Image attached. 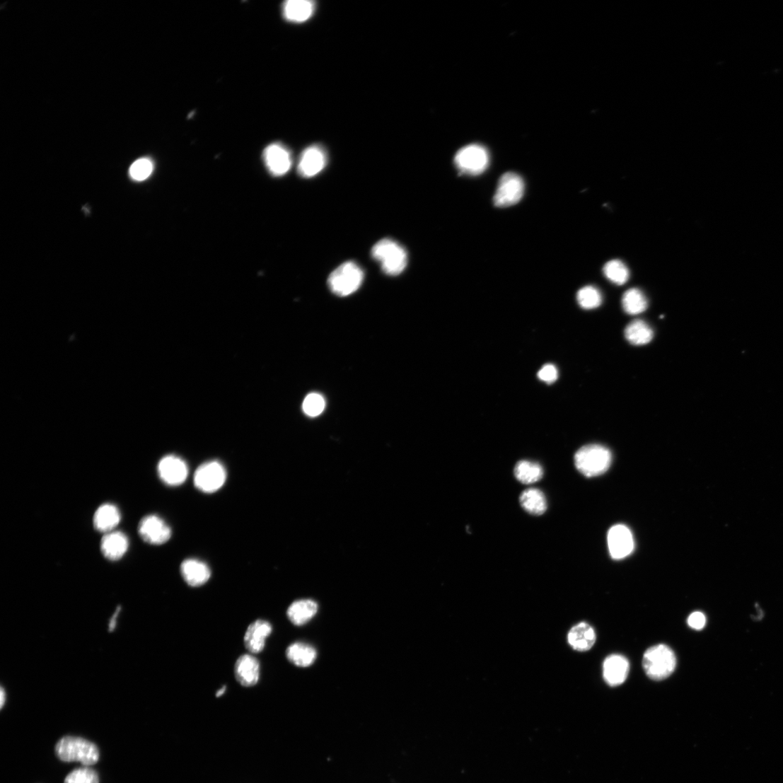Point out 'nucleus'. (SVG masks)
<instances>
[{"instance_id": "1", "label": "nucleus", "mask_w": 783, "mask_h": 783, "mask_svg": "<svg viewBox=\"0 0 783 783\" xmlns=\"http://www.w3.org/2000/svg\"><path fill=\"white\" fill-rule=\"evenodd\" d=\"M58 758L66 762H79L84 766L95 765L100 758L98 747L93 743L82 738L66 736L55 746Z\"/></svg>"}, {"instance_id": "2", "label": "nucleus", "mask_w": 783, "mask_h": 783, "mask_svg": "<svg viewBox=\"0 0 783 783\" xmlns=\"http://www.w3.org/2000/svg\"><path fill=\"white\" fill-rule=\"evenodd\" d=\"M613 455L607 448L591 444L580 448L574 456L576 468L588 477L603 475L611 466Z\"/></svg>"}, {"instance_id": "3", "label": "nucleus", "mask_w": 783, "mask_h": 783, "mask_svg": "<svg viewBox=\"0 0 783 783\" xmlns=\"http://www.w3.org/2000/svg\"><path fill=\"white\" fill-rule=\"evenodd\" d=\"M676 664L674 651L663 644L651 647L644 655V669L648 677L656 681L669 678L674 673Z\"/></svg>"}, {"instance_id": "4", "label": "nucleus", "mask_w": 783, "mask_h": 783, "mask_svg": "<svg viewBox=\"0 0 783 783\" xmlns=\"http://www.w3.org/2000/svg\"><path fill=\"white\" fill-rule=\"evenodd\" d=\"M371 255L378 261L384 273L390 276L400 274L408 264V255L397 242L384 239L377 243L371 250Z\"/></svg>"}, {"instance_id": "5", "label": "nucleus", "mask_w": 783, "mask_h": 783, "mask_svg": "<svg viewBox=\"0 0 783 783\" xmlns=\"http://www.w3.org/2000/svg\"><path fill=\"white\" fill-rule=\"evenodd\" d=\"M364 278L362 269L353 261H348L337 268L328 278L331 291L340 297L354 294L361 286Z\"/></svg>"}, {"instance_id": "6", "label": "nucleus", "mask_w": 783, "mask_h": 783, "mask_svg": "<svg viewBox=\"0 0 783 783\" xmlns=\"http://www.w3.org/2000/svg\"><path fill=\"white\" fill-rule=\"evenodd\" d=\"M458 170L468 175H479L489 164V155L481 145L470 144L458 151L454 159Z\"/></svg>"}, {"instance_id": "7", "label": "nucleus", "mask_w": 783, "mask_h": 783, "mask_svg": "<svg viewBox=\"0 0 783 783\" xmlns=\"http://www.w3.org/2000/svg\"><path fill=\"white\" fill-rule=\"evenodd\" d=\"M524 192L523 180L518 174L509 172L501 178L493 202L497 207H509L516 204Z\"/></svg>"}, {"instance_id": "8", "label": "nucleus", "mask_w": 783, "mask_h": 783, "mask_svg": "<svg viewBox=\"0 0 783 783\" xmlns=\"http://www.w3.org/2000/svg\"><path fill=\"white\" fill-rule=\"evenodd\" d=\"M226 472L222 464L216 460L202 463L196 470L194 482L195 487L203 492H216L224 485Z\"/></svg>"}, {"instance_id": "9", "label": "nucleus", "mask_w": 783, "mask_h": 783, "mask_svg": "<svg viewBox=\"0 0 783 783\" xmlns=\"http://www.w3.org/2000/svg\"><path fill=\"white\" fill-rule=\"evenodd\" d=\"M138 530L141 539L151 545L164 544L171 536L170 527L156 515L144 517L139 522Z\"/></svg>"}, {"instance_id": "10", "label": "nucleus", "mask_w": 783, "mask_h": 783, "mask_svg": "<svg viewBox=\"0 0 783 783\" xmlns=\"http://www.w3.org/2000/svg\"><path fill=\"white\" fill-rule=\"evenodd\" d=\"M158 472L164 483L170 486H179L187 480L189 470L184 460L177 456L168 455L160 460Z\"/></svg>"}, {"instance_id": "11", "label": "nucleus", "mask_w": 783, "mask_h": 783, "mask_svg": "<svg viewBox=\"0 0 783 783\" xmlns=\"http://www.w3.org/2000/svg\"><path fill=\"white\" fill-rule=\"evenodd\" d=\"M608 545L609 553L615 560H620L630 556L634 547L631 531L622 525L613 527L608 534Z\"/></svg>"}, {"instance_id": "12", "label": "nucleus", "mask_w": 783, "mask_h": 783, "mask_svg": "<svg viewBox=\"0 0 783 783\" xmlns=\"http://www.w3.org/2000/svg\"><path fill=\"white\" fill-rule=\"evenodd\" d=\"M327 163V156L324 149L313 145L302 153L298 170L302 178H312L325 169Z\"/></svg>"}, {"instance_id": "13", "label": "nucleus", "mask_w": 783, "mask_h": 783, "mask_svg": "<svg viewBox=\"0 0 783 783\" xmlns=\"http://www.w3.org/2000/svg\"><path fill=\"white\" fill-rule=\"evenodd\" d=\"M264 159L269 172L277 177L284 175L292 166L291 155L279 143L272 144L266 149Z\"/></svg>"}, {"instance_id": "14", "label": "nucleus", "mask_w": 783, "mask_h": 783, "mask_svg": "<svg viewBox=\"0 0 783 783\" xmlns=\"http://www.w3.org/2000/svg\"><path fill=\"white\" fill-rule=\"evenodd\" d=\"M630 672V663L622 655L613 654L608 656L603 665V675L605 682L612 687L623 684Z\"/></svg>"}, {"instance_id": "15", "label": "nucleus", "mask_w": 783, "mask_h": 783, "mask_svg": "<svg viewBox=\"0 0 783 783\" xmlns=\"http://www.w3.org/2000/svg\"><path fill=\"white\" fill-rule=\"evenodd\" d=\"M272 632V625L263 620H257L253 622L248 627L244 643L245 648L253 654L262 651L266 646V641Z\"/></svg>"}, {"instance_id": "16", "label": "nucleus", "mask_w": 783, "mask_h": 783, "mask_svg": "<svg viewBox=\"0 0 783 783\" xmlns=\"http://www.w3.org/2000/svg\"><path fill=\"white\" fill-rule=\"evenodd\" d=\"M260 666L258 660L251 654L242 655L235 666V675L238 682L244 687L255 685L260 679Z\"/></svg>"}, {"instance_id": "17", "label": "nucleus", "mask_w": 783, "mask_h": 783, "mask_svg": "<svg viewBox=\"0 0 783 783\" xmlns=\"http://www.w3.org/2000/svg\"><path fill=\"white\" fill-rule=\"evenodd\" d=\"M180 571L185 581L191 587L205 585L211 576L209 567L204 562L195 559L184 561Z\"/></svg>"}, {"instance_id": "18", "label": "nucleus", "mask_w": 783, "mask_h": 783, "mask_svg": "<svg viewBox=\"0 0 783 783\" xmlns=\"http://www.w3.org/2000/svg\"><path fill=\"white\" fill-rule=\"evenodd\" d=\"M129 547L127 537L121 532L106 533L101 540L103 556L110 561H118L127 553Z\"/></svg>"}, {"instance_id": "19", "label": "nucleus", "mask_w": 783, "mask_h": 783, "mask_svg": "<svg viewBox=\"0 0 783 783\" xmlns=\"http://www.w3.org/2000/svg\"><path fill=\"white\" fill-rule=\"evenodd\" d=\"M596 635L593 628L586 622L573 627L568 634L569 645L576 651H587L595 644Z\"/></svg>"}, {"instance_id": "20", "label": "nucleus", "mask_w": 783, "mask_h": 783, "mask_svg": "<svg viewBox=\"0 0 783 783\" xmlns=\"http://www.w3.org/2000/svg\"><path fill=\"white\" fill-rule=\"evenodd\" d=\"M318 612L317 603L309 599L294 602L287 609V617L296 626H302L311 621Z\"/></svg>"}, {"instance_id": "21", "label": "nucleus", "mask_w": 783, "mask_h": 783, "mask_svg": "<svg viewBox=\"0 0 783 783\" xmlns=\"http://www.w3.org/2000/svg\"><path fill=\"white\" fill-rule=\"evenodd\" d=\"M120 521L121 514L118 508L112 504H104L96 511L93 522L98 531L106 534L112 532Z\"/></svg>"}, {"instance_id": "22", "label": "nucleus", "mask_w": 783, "mask_h": 783, "mask_svg": "<svg viewBox=\"0 0 783 783\" xmlns=\"http://www.w3.org/2000/svg\"><path fill=\"white\" fill-rule=\"evenodd\" d=\"M284 18L289 21L303 23L308 20L314 12V3L308 0H288L283 7Z\"/></svg>"}, {"instance_id": "23", "label": "nucleus", "mask_w": 783, "mask_h": 783, "mask_svg": "<svg viewBox=\"0 0 783 783\" xmlns=\"http://www.w3.org/2000/svg\"><path fill=\"white\" fill-rule=\"evenodd\" d=\"M519 501L521 507L532 515H542L547 510L545 497L538 489H526L521 493Z\"/></svg>"}, {"instance_id": "24", "label": "nucleus", "mask_w": 783, "mask_h": 783, "mask_svg": "<svg viewBox=\"0 0 783 783\" xmlns=\"http://www.w3.org/2000/svg\"><path fill=\"white\" fill-rule=\"evenodd\" d=\"M286 656L295 665L308 667L315 661L317 654L315 649L308 644L295 643L287 648Z\"/></svg>"}, {"instance_id": "25", "label": "nucleus", "mask_w": 783, "mask_h": 783, "mask_svg": "<svg viewBox=\"0 0 783 783\" xmlns=\"http://www.w3.org/2000/svg\"><path fill=\"white\" fill-rule=\"evenodd\" d=\"M625 335L630 343L637 346L646 344L654 338V332L651 327L640 319L629 324L625 329Z\"/></svg>"}, {"instance_id": "26", "label": "nucleus", "mask_w": 783, "mask_h": 783, "mask_svg": "<svg viewBox=\"0 0 783 783\" xmlns=\"http://www.w3.org/2000/svg\"><path fill=\"white\" fill-rule=\"evenodd\" d=\"M514 475L520 482L529 485L540 480L543 470L540 464L529 460H521L516 463Z\"/></svg>"}, {"instance_id": "27", "label": "nucleus", "mask_w": 783, "mask_h": 783, "mask_svg": "<svg viewBox=\"0 0 783 783\" xmlns=\"http://www.w3.org/2000/svg\"><path fill=\"white\" fill-rule=\"evenodd\" d=\"M625 311L630 315L640 314L648 308V301L642 290L632 288L623 295L622 300Z\"/></svg>"}, {"instance_id": "28", "label": "nucleus", "mask_w": 783, "mask_h": 783, "mask_svg": "<svg viewBox=\"0 0 783 783\" xmlns=\"http://www.w3.org/2000/svg\"><path fill=\"white\" fill-rule=\"evenodd\" d=\"M603 273L608 280L618 285L625 284L630 276L627 267L619 260L608 261L603 267Z\"/></svg>"}, {"instance_id": "29", "label": "nucleus", "mask_w": 783, "mask_h": 783, "mask_svg": "<svg viewBox=\"0 0 783 783\" xmlns=\"http://www.w3.org/2000/svg\"><path fill=\"white\" fill-rule=\"evenodd\" d=\"M576 300L580 306L589 310L599 307L603 299L601 294L597 288L593 286H586L579 290Z\"/></svg>"}, {"instance_id": "30", "label": "nucleus", "mask_w": 783, "mask_h": 783, "mask_svg": "<svg viewBox=\"0 0 783 783\" xmlns=\"http://www.w3.org/2000/svg\"><path fill=\"white\" fill-rule=\"evenodd\" d=\"M153 163L149 158H140L136 161L130 167L129 174L131 178L138 182L147 180L153 173Z\"/></svg>"}, {"instance_id": "31", "label": "nucleus", "mask_w": 783, "mask_h": 783, "mask_svg": "<svg viewBox=\"0 0 783 783\" xmlns=\"http://www.w3.org/2000/svg\"><path fill=\"white\" fill-rule=\"evenodd\" d=\"M325 405V400L323 395L318 393H311L305 398L303 403V410L308 416L315 417L324 412Z\"/></svg>"}, {"instance_id": "32", "label": "nucleus", "mask_w": 783, "mask_h": 783, "mask_svg": "<svg viewBox=\"0 0 783 783\" xmlns=\"http://www.w3.org/2000/svg\"><path fill=\"white\" fill-rule=\"evenodd\" d=\"M64 783H99L98 773L88 767L74 770L65 779Z\"/></svg>"}, {"instance_id": "33", "label": "nucleus", "mask_w": 783, "mask_h": 783, "mask_svg": "<svg viewBox=\"0 0 783 783\" xmlns=\"http://www.w3.org/2000/svg\"><path fill=\"white\" fill-rule=\"evenodd\" d=\"M538 376L543 382L553 383L558 378V370L552 364H546L539 371Z\"/></svg>"}, {"instance_id": "34", "label": "nucleus", "mask_w": 783, "mask_h": 783, "mask_svg": "<svg viewBox=\"0 0 783 783\" xmlns=\"http://www.w3.org/2000/svg\"><path fill=\"white\" fill-rule=\"evenodd\" d=\"M706 622L707 620L704 615L700 612L692 613L688 619L689 627L695 630H702L706 625Z\"/></svg>"}, {"instance_id": "35", "label": "nucleus", "mask_w": 783, "mask_h": 783, "mask_svg": "<svg viewBox=\"0 0 783 783\" xmlns=\"http://www.w3.org/2000/svg\"><path fill=\"white\" fill-rule=\"evenodd\" d=\"M120 611H121V608L120 607V608H117V611H116V613H115L114 616L112 617V618L111 619V620L110 622L109 631H112L115 629V627L116 626V618H117Z\"/></svg>"}, {"instance_id": "36", "label": "nucleus", "mask_w": 783, "mask_h": 783, "mask_svg": "<svg viewBox=\"0 0 783 783\" xmlns=\"http://www.w3.org/2000/svg\"><path fill=\"white\" fill-rule=\"evenodd\" d=\"M5 702H6V692L4 691V689L2 688L1 694H0V704H1V708L4 707V706L5 704Z\"/></svg>"}, {"instance_id": "37", "label": "nucleus", "mask_w": 783, "mask_h": 783, "mask_svg": "<svg viewBox=\"0 0 783 783\" xmlns=\"http://www.w3.org/2000/svg\"><path fill=\"white\" fill-rule=\"evenodd\" d=\"M226 690V686H224L222 688L219 690V691L216 692L217 697H220V696H221L223 694H224Z\"/></svg>"}]
</instances>
